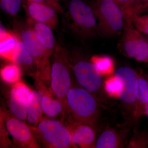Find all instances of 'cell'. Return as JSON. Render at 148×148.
<instances>
[{
	"mask_svg": "<svg viewBox=\"0 0 148 148\" xmlns=\"http://www.w3.org/2000/svg\"><path fill=\"white\" fill-rule=\"evenodd\" d=\"M65 108L70 123L96 127L101 115V103L93 93L79 86H72L66 96Z\"/></svg>",
	"mask_w": 148,
	"mask_h": 148,
	"instance_id": "6da1fadb",
	"label": "cell"
},
{
	"mask_svg": "<svg viewBox=\"0 0 148 148\" xmlns=\"http://www.w3.org/2000/svg\"><path fill=\"white\" fill-rule=\"evenodd\" d=\"M62 14L64 28L77 38L87 40L99 35L92 6L84 0H69Z\"/></svg>",
	"mask_w": 148,
	"mask_h": 148,
	"instance_id": "7a4b0ae2",
	"label": "cell"
},
{
	"mask_svg": "<svg viewBox=\"0 0 148 148\" xmlns=\"http://www.w3.org/2000/svg\"><path fill=\"white\" fill-rule=\"evenodd\" d=\"M50 63L51 90L65 106L66 96L71 88V66L70 52L64 46L56 45Z\"/></svg>",
	"mask_w": 148,
	"mask_h": 148,
	"instance_id": "3957f363",
	"label": "cell"
},
{
	"mask_svg": "<svg viewBox=\"0 0 148 148\" xmlns=\"http://www.w3.org/2000/svg\"><path fill=\"white\" fill-rule=\"evenodd\" d=\"M90 4L97 19L99 35L110 38L121 34L125 18L114 0H95Z\"/></svg>",
	"mask_w": 148,
	"mask_h": 148,
	"instance_id": "277c9868",
	"label": "cell"
},
{
	"mask_svg": "<svg viewBox=\"0 0 148 148\" xmlns=\"http://www.w3.org/2000/svg\"><path fill=\"white\" fill-rule=\"evenodd\" d=\"M14 33L27 51L34 58L38 66V73L47 75L50 71V58L45 43L38 34L27 23L14 20L13 24Z\"/></svg>",
	"mask_w": 148,
	"mask_h": 148,
	"instance_id": "5b68a950",
	"label": "cell"
},
{
	"mask_svg": "<svg viewBox=\"0 0 148 148\" xmlns=\"http://www.w3.org/2000/svg\"><path fill=\"white\" fill-rule=\"evenodd\" d=\"M31 127L40 145L50 148L74 147L70 128L61 122L42 119L36 125Z\"/></svg>",
	"mask_w": 148,
	"mask_h": 148,
	"instance_id": "8992f818",
	"label": "cell"
},
{
	"mask_svg": "<svg viewBox=\"0 0 148 148\" xmlns=\"http://www.w3.org/2000/svg\"><path fill=\"white\" fill-rule=\"evenodd\" d=\"M70 59L73 74L79 86L98 98L103 89V76L81 51L75 49L70 52Z\"/></svg>",
	"mask_w": 148,
	"mask_h": 148,
	"instance_id": "52a82bcc",
	"label": "cell"
},
{
	"mask_svg": "<svg viewBox=\"0 0 148 148\" xmlns=\"http://www.w3.org/2000/svg\"><path fill=\"white\" fill-rule=\"evenodd\" d=\"M141 34L131 19L125 18L120 49L127 57L148 64V40Z\"/></svg>",
	"mask_w": 148,
	"mask_h": 148,
	"instance_id": "ba28073f",
	"label": "cell"
},
{
	"mask_svg": "<svg viewBox=\"0 0 148 148\" xmlns=\"http://www.w3.org/2000/svg\"><path fill=\"white\" fill-rule=\"evenodd\" d=\"M114 74L119 77L122 82V90L119 99L125 115L127 118L133 120L137 98L138 73L132 68L121 66Z\"/></svg>",
	"mask_w": 148,
	"mask_h": 148,
	"instance_id": "9c48e42d",
	"label": "cell"
},
{
	"mask_svg": "<svg viewBox=\"0 0 148 148\" xmlns=\"http://www.w3.org/2000/svg\"><path fill=\"white\" fill-rule=\"evenodd\" d=\"M6 130L14 143L21 147L40 148L31 126L13 115L4 119Z\"/></svg>",
	"mask_w": 148,
	"mask_h": 148,
	"instance_id": "30bf717a",
	"label": "cell"
},
{
	"mask_svg": "<svg viewBox=\"0 0 148 148\" xmlns=\"http://www.w3.org/2000/svg\"><path fill=\"white\" fill-rule=\"evenodd\" d=\"M22 6L27 14V19L46 24L53 30L58 29V13L54 9L30 0H22Z\"/></svg>",
	"mask_w": 148,
	"mask_h": 148,
	"instance_id": "8fae6325",
	"label": "cell"
},
{
	"mask_svg": "<svg viewBox=\"0 0 148 148\" xmlns=\"http://www.w3.org/2000/svg\"><path fill=\"white\" fill-rule=\"evenodd\" d=\"M68 126L71 133L74 147L95 148V128L89 125L83 123H70Z\"/></svg>",
	"mask_w": 148,
	"mask_h": 148,
	"instance_id": "7c38bea8",
	"label": "cell"
},
{
	"mask_svg": "<svg viewBox=\"0 0 148 148\" xmlns=\"http://www.w3.org/2000/svg\"><path fill=\"white\" fill-rule=\"evenodd\" d=\"M148 101V80L144 73H138L137 98L133 121L137 123L141 117L146 115V107Z\"/></svg>",
	"mask_w": 148,
	"mask_h": 148,
	"instance_id": "4fadbf2b",
	"label": "cell"
},
{
	"mask_svg": "<svg viewBox=\"0 0 148 148\" xmlns=\"http://www.w3.org/2000/svg\"><path fill=\"white\" fill-rule=\"evenodd\" d=\"M125 133V131L118 132L112 127H107L96 140L95 148L124 147Z\"/></svg>",
	"mask_w": 148,
	"mask_h": 148,
	"instance_id": "5bb4252c",
	"label": "cell"
},
{
	"mask_svg": "<svg viewBox=\"0 0 148 148\" xmlns=\"http://www.w3.org/2000/svg\"><path fill=\"white\" fill-rule=\"evenodd\" d=\"M42 97L41 91H33L27 103V121L32 127L36 125L42 119L43 113L42 107Z\"/></svg>",
	"mask_w": 148,
	"mask_h": 148,
	"instance_id": "9a60e30c",
	"label": "cell"
},
{
	"mask_svg": "<svg viewBox=\"0 0 148 148\" xmlns=\"http://www.w3.org/2000/svg\"><path fill=\"white\" fill-rule=\"evenodd\" d=\"M13 63L21 68V71L36 76L38 73V66L34 58L27 51L20 41L14 57Z\"/></svg>",
	"mask_w": 148,
	"mask_h": 148,
	"instance_id": "2e32d148",
	"label": "cell"
},
{
	"mask_svg": "<svg viewBox=\"0 0 148 148\" xmlns=\"http://www.w3.org/2000/svg\"><path fill=\"white\" fill-rule=\"evenodd\" d=\"M20 40L14 32L8 30L5 34L0 36V55L2 58L13 63Z\"/></svg>",
	"mask_w": 148,
	"mask_h": 148,
	"instance_id": "e0dca14e",
	"label": "cell"
},
{
	"mask_svg": "<svg viewBox=\"0 0 148 148\" xmlns=\"http://www.w3.org/2000/svg\"><path fill=\"white\" fill-rule=\"evenodd\" d=\"M27 23L41 37L44 41L48 54L49 57L52 55L57 44L52 29L46 24L27 19Z\"/></svg>",
	"mask_w": 148,
	"mask_h": 148,
	"instance_id": "ac0fdd59",
	"label": "cell"
},
{
	"mask_svg": "<svg viewBox=\"0 0 148 148\" xmlns=\"http://www.w3.org/2000/svg\"><path fill=\"white\" fill-rule=\"evenodd\" d=\"M41 104L44 113L49 117H56L66 111L64 103L47 92H42Z\"/></svg>",
	"mask_w": 148,
	"mask_h": 148,
	"instance_id": "d6986e66",
	"label": "cell"
},
{
	"mask_svg": "<svg viewBox=\"0 0 148 148\" xmlns=\"http://www.w3.org/2000/svg\"><path fill=\"white\" fill-rule=\"evenodd\" d=\"M90 61L102 76L108 77L114 73L115 64L113 59L108 55H95Z\"/></svg>",
	"mask_w": 148,
	"mask_h": 148,
	"instance_id": "ffe728a7",
	"label": "cell"
},
{
	"mask_svg": "<svg viewBox=\"0 0 148 148\" xmlns=\"http://www.w3.org/2000/svg\"><path fill=\"white\" fill-rule=\"evenodd\" d=\"M122 87L121 79L114 74L107 77L103 82V90L110 98L119 99Z\"/></svg>",
	"mask_w": 148,
	"mask_h": 148,
	"instance_id": "44dd1931",
	"label": "cell"
},
{
	"mask_svg": "<svg viewBox=\"0 0 148 148\" xmlns=\"http://www.w3.org/2000/svg\"><path fill=\"white\" fill-rule=\"evenodd\" d=\"M9 103L11 112L13 116L24 121L27 120V103L10 93Z\"/></svg>",
	"mask_w": 148,
	"mask_h": 148,
	"instance_id": "7402d4cb",
	"label": "cell"
},
{
	"mask_svg": "<svg viewBox=\"0 0 148 148\" xmlns=\"http://www.w3.org/2000/svg\"><path fill=\"white\" fill-rule=\"evenodd\" d=\"M21 69L14 63L6 65L1 69V76L3 80L9 83H15L21 77Z\"/></svg>",
	"mask_w": 148,
	"mask_h": 148,
	"instance_id": "603a6c76",
	"label": "cell"
},
{
	"mask_svg": "<svg viewBox=\"0 0 148 148\" xmlns=\"http://www.w3.org/2000/svg\"><path fill=\"white\" fill-rule=\"evenodd\" d=\"M127 148H148V131L135 130L133 135L127 144Z\"/></svg>",
	"mask_w": 148,
	"mask_h": 148,
	"instance_id": "cb8c5ba5",
	"label": "cell"
},
{
	"mask_svg": "<svg viewBox=\"0 0 148 148\" xmlns=\"http://www.w3.org/2000/svg\"><path fill=\"white\" fill-rule=\"evenodd\" d=\"M122 10L125 18H132L137 12L142 0H114Z\"/></svg>",
	"mask_w": 148,
	"mask_h": 148,
	"instance_id": "d4e9b609",
	"label": "cell"
},
{
	"mask_svg": "<svg viewBox=\"0 0 148 148\" xmlns=\"http://www.w3.org/2000/svg\"><path fill=\"white\" fill-rule=\"evenodd\" d=\"M22 5V0H0L1 10L11 16H16Z\"/></svg>",
	"mask_w": 148,
	"mask_h": 148,
	"instance_id": "484cf974",
	"label": "cell"
},
{
	"mask_svg": "<svg viewBox=\"0 0 148 148\" xmlns=\"http://www.w3.org/2000/svg\"><path fill=\"white\" fill-rule=\"evenodd\" d=\"M30 1L36 2L41 3L49 6L54 9L58 13L62 14L64 12V9L60 5L59 2L55 0H30Z\"/></svg>",
	"mask_w": 148,
	"mask_h": 148,
	"instance_id": "4316f807",
	"label": "cell"
},
{
	"mask_svg": "<svg viewBox=\"0 0 148 148\" xmlns=\"http://www.w3.org/2000/svg\"><path fill=\"white\" fill-rule=\"evenodd\" d=\"M147 10H148V1L143 2L142 9H141V13Z\"/></svg>",
	"mask_w": 148,
	"mask_h": 148,
	"instance_id": "83f0119b",
	"label": "cell"
},
{
	"mask_svg": "<svg viewBox=\"0 0 148 148\" xmlns=\"http://www.w3.org/2000/svg\"><path fill=\"white\" fill-rule=\"evenodd\" d=\"M144 74H145V76L148 80V74L145 73H144ZM146 115L148 117V101L146 107Z\"/></svg>",
	"mask_w": 148,
	"mask_h": 148,
	"instance_id": "f1b7e54d",
	"label": "cell"
},
{
	"mask_svg": "<svg viewBox=\"0 0 148 148\" xmlns=\"http://www.w3.org/2000/svg\"><path fill=\"white\" fill-rule=\"evenodd\" d=\"M55 1H56L58 2H59V1H65V0H55Z\"/></svg>",
	"mask_w": 148,
	"mask_h": 148,
	"instance_id": "f546056e",
	"label": "cell"
},
{
	"mask_svg": "<svg viewBox=\"0 0 148 148\" xmlns=\"http://www.w3.org/2000/svg\"><path fill=\"white\" fill-rule=\"evenodd\" d=\"M142 1L143 2H145L147 1H148V0H142Z\"/></svg>",
	"mask_w": 148,
	"mask_h": 148,
	"instance_id": "4dcf8cb0",
	"label": "cell"
}]
</instances>
